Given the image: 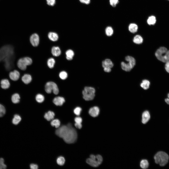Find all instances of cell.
I'll return each instance as SVG.
<instances>
[{
	"label": "cell",
	"mask_w": 169,
	"mask_h": 169,
	"mask_svg": "<svg viewBox=\"0 0 169 169\" xmlns=\"http://www.w3.org/2000/svg\"><path fill=\"white\" fill-rule=\"evenodd\" d=\"M32 79L31 76L28 74H24L22 78V81L26 84H28L30 83Z\"/></svg>",
	"instance_id": "cell-19"
},
{
	"label": "cell",
	"mask_w": 169,
	"mask_h": 169,
	"mask_svg": "<svg viewBox=\"0 0 169 169\" xmlns=\"http://www.w3.org/2000/svg\"><path fill=\"white\" fill-rule=\"evenodd\" d=\"M47 3L48 5L53 6L55 4V0H46Z\"/></svg>",
	"instance_id": "cell-42"
},
{
	"label": "cell",
	"mask_w": 169,
	"mask_h": 169,
	"mask_svg": "<svg viewBox=\"0 0 169 169\" xmlns=\"http://www.w3.org/2000/svg\"><path fill=\"white\" fill-rule=\"evenodd\" d=\"M30 167L31 169H37L38 168V167L36 164H31L30 165Z\"/></svg>",
	"instance_id": "cell-45"
},
{
	"label": "cell",
	"mask_w": 169,
	"mask_h": 169,
	"mask_svg": "<svg viewBox=\"0 0 169 169\" xmlns=\"http://www.w3.org/2000/svg\"><path fill=\"white\" fill-rule=\"evenodd\" d=\"M125 60L129 62L133 67L135 64V60L133 57L129 56H126L125 58Z\"/></svg>",
	"instance_id": "cell-26"
},
{
	"label": "cell",
	"mask_w": 169,
	"mask_h": 169,
	"mask_svg": "<svg viewBox=\"0 0 169 169\" xmlns=\"http://www.w3.org/2000/svg\"><path fill=\"white\" fill-rule=\"evenodd\" d=\"M66 59L68 60H72L74 55L73 51L69 49L67 50L66 52Z\"/></svg>",
	"instance_id": "cell-22"
},
{
	"label": "cell",
	"mask_w": 169,
	"mask_h": 169,
	"mask_svg": "<svg viewBox=\"0 0 169 169\" xmlns=\"http://www.w3.org/2000/svg\"><path fill=\"white\" fill-rule=\"evenodd\" d=\"M6 113V109L4 106L0 104V117L3 116Z\"/></svg>",
	"instance_id": "cell-37"
},
{
	"label": "cell",
	"mask_w": 169,
	"mask_h": 169,
	"mask_svg": "<svg viewBox=\"0 0 169 169\" xmlns=\"http://www.w3.org/2000/svg\"><path fill=\"white\" fill-rule=\"evenodd\" d=\"M20 75L19 72L16 70L11 72L9 74L10 78L12 80L14 81H16L19 79Z\"/></svg>",
	"instance_id": "cell-11"
},
{
	"label": "cell",
	"mask_w": 169,
	"mask_h": 169,
	"mask_svg": "<svg viewBox=\"0 0 169 169\" xmlns=\"http://www.w3.org/2000/svg\"><path fill=\"white\" fill-rule=\"evenodd\" d=\"M86 162L90 165L94 167H97L99 165L97 162L96 159L93 160L90 158L86 160Z\"/></svg>",
	"instance_id": "cell-21"
},
{
	"label": "cell",
	"mask_w": 169,
	"mask_h": 169,
	"mask_svg": "<svg viewBox=\"0 0 169 169\" xmlns=\"http://www.w3.org/2000/svg\"><path fill=\"white\" fill-rule=\"evenodd\" d=\"M149 165L148 161L146 160H142L140 162V165L142 169H145L147 168L148 167Z\"/></svg>",
	"instance_id": "cell-31"
},
{
	"label": "cell",
	"mask_w": 169,
	"mask_h": 169,
	"mask_svg": "<svg viewBox=\"0 0 169 169\" xmlns=\"http://www.w3.org/2000/svg\"><path fill=\"white\" fill-rule=\"evenodd\" d=\"M32 62L31 58L26 57L20 59L18 61L17 65L19 69L24 70L26 69L27 66L31 65Z\"/></svg>",
	"instance_id": "cell-6"
},
{
	"label": "cell",
	"mask_w": 169,
	"mask_h": 169,
	"mask_svg": "<svg viewBox=\"0 0 169 169\" xmlns=\"http://www.w3.org/2000/svg\"><path fill=\"white\" fill-rule=\"evenodd\" d=\"M82 110L81 108L80 107H77L75 108L74 110V113L77 115H80Z\"/></svg>",
	"instance_id": "cell-39"
},
{
	"label": "cell",
	"mask_w": 169,
	"mask_h": 169,
	"mask_svg": "<svg viewBox=\"0 0 169 169\" xmlns=\"http://www.w3.org/2000/svg\"><path fill=\"white\" fill-rule=\"evenodd\" d=\"M30 41L31 43L33 46H37L39 42V38L38 35L36 33L33 34L30 37Z\"/></svg>",
	"instance_id": "cell-9"
},
{
	"label": "cell",
	"mask_w": 169,
	"mask_h": 169,
	"mask_svg": "<svg viewBox=\"0 0 169 169\" xmlns=\"http://www.w3.org/2000/svg\"><path fill=\"white\" fill-rule=\"evenodd\" d=\"M45 90L48 93H51L52 91L54 94L57 95L59 92V90L57 84L54 82L50 81L47 82L45 85Z\"/></svg>",
	"instance_id": "cell-7"
},
{
	"label": "cell",
	"mask_w": 169,
	"mask_h": 169,
	"mask_svg": "<svg viewBox=\"0 0 169 169\" xmlns=\"http://www.w3.org/2000/svg\"><path fill=\"white\" fill-rule=\"evenodd\" d=\"M118 0H110V5L113 7H115L118 3Z\"/></svg>",
	"instance_id": "cell-41"
},
{
	"label": "cell",
	"mask_w": 169,
	"mask_h": 169,
	"mask_svg": "<svg viewBox=\"0 0 169 169\" xmlns=\"http://www.w3.org/2000/svg\"><path fill=\"white\" fill-rule=\"evenodd\" d=\"M155 55L159 60L164 62L169 61V50L165 47L159 48L156 51Z\"/></svg>",
	"instance_id": "cell-3"
},
{
	"label": "cell",
	"mask_w": 169,
	"mask_h": 169,
	"mask_svg": "<svg viewBox=\"0 0 169 169\" xmlns=\"http://www.w3.org/2000/svg\"><path fill=\"white\" fill-rule=\"evenodd\" d=\"M169 158L168 155L162 151L157 152L154 157L155 163L161 166H165L168 163Z\"/></svg>",
	"instance_id": "cell-2"
},
{
	"label": "cell",
	"mask_w": 169,
	"mask_h": 169,
	"mask_svg": "<svg viewBox=\"0 0 169 169\" xmlns=\"http://www.w3.org/2000/svg\"><path fill=\"white\" fill-rule=\"evenodd\" d=\"M7 168L6 165L4 164V159L0 158V169H5Z\"/></svg>",
	"instance_id": "cell-38"
},
{
	"label": "cell",
	"mask_w": 169,
	"mask_h": 169,
	"mask_svg": "<svg viewBox=\"0 0 169 169\" xmlns=\"http://www.w3.org/2000/svg\"><path fill=\"white\" fill-rule=\"evenodd\" d=\"M128 29L129 31L131 32L134 33L137 31L138 29V26L135 24L131 23L129 25Z\"/></svg>",
	"instance_id": "cell-25"
},
{
	"label": "cell",
	"mask_w": 169,
	"mask_h": 169,
	"mask_svg": "<svg viewBox=\"0 0 169 169\" xmlns=\"http://www.w3.org/2000/svg\"><path fill=\"white\" fill-rule=\"evenodd\" d=\"M65 159L63 157L60 156L58 157L57 159V164L60 165H62L64 164Z\"/></svg>",
	"instance_id": "cell-35"
},
{
	"label": "cell",
	"mask_w": 169,
	"mask_h": 169,
	"mask_svg": "<svg viewBox=\"0 0 169 169\" xmlns=\"http://www.w3.org/2000/svg\"><path fill=\"white\" fill-rule=\"evenodd\" d=\"M35 99L37 102L39 103H41L44 101V97L42 95L39 94L36 95Z\"/></svg>",
	"instance_id": "cell-34"
},
{
	"label": "cell",
	"mask_w": 169,
	"mask_h": 169,
	"mask_svg": "<svg viewBox=\"0 0 169 169\" xmlns=\"http://www.w3.org/2000/svg\"><path fill=\"white\" fill-rule=\"evenodd\" d=\"M104 71L106 72L109 73L111 71V68L108 67H105L104 68Z\"/></svg>",
	"instance_id": "cell-48"
},
{
	"label": "cell",
	"mask_w": 169,
	"mask_h": 169,
	"mask_svg": "<svg viewBox=\"0 0 169 169\" xmlns=\"http://www.w3.org/2000/svg\"><path fill=\"white\" fill-rule=\"evenodd\" d=\"M51 125L53 127H55L56 128L59 127L60 122L59 120L57 119H53L50 123Z\"/></svg>",
	"instance_id": "cell-30"
},
{
	"label": "cell",
	"mask_w": 169,
	"mask_h": 169,
	"mask_svg": "<svg viewBox=\"0 0 169 169\" xmlns=\"http://www.w3.org/2000/svg\"><path fill=\"white\" fill-rule=\"evenodd\" d=\"M143 41V39L142 37L139 35H136L134 37L133 42L137 44L142 43Z\"/></svg>",
	"instance_id": "cell-28"
},
{
	"label": "cell",
	"mask_w": 169,
	"mask_h": 169,
	"mask_svg": "<svg viewBox=\"0 0 169 169\" xmlns=\"http://www.w3.org/2000/svg\"></svg>",
	"instance_id": "cell-50"
},
{
	"label": "cell",
	"mask_w": 169,
	"mask_h": 169,
	"mask_svg": "<svg viewBox=\"0 0 169 169\" xmlns=\"http://www.w3.org/2000/svg\"><path fill=\"white\" fill-rule=\"evenodd\" d=\"M65 101V99L63 97L59 96L56 97L53 100V103L58 106H62Z\"/></svg>",
	"instance_id": "cell-12"
},
{
	"label": "cell",
	"mask_w": 169,
	"mask_h": 169,
	"mask_svg": "<svg viewBox=\"0 0 169 169\" xmlns=\"http://www.w3.org/2000/svg\"><path fill=\"white\" fill-rule=\"evenodd\" d=\"M95 89L93 88L86 87L82 91L83 97L86 101L93 100L95 96Z\"/></svg>",
	"instance_id": "cell-4"
},
{
	"label": "cell",
	"mask_w": 169,
	"mask_h": 169,
	"mask_svg": "<svg viewBox=\"0 0 169 169\" xmlns=\"http://www.w3.org/2000/svg\"><path fill=\"white\" fill-rule=\"evenodd\" d=\"M89 113L92 116L96 117L99 115L100 112L99 108L97 106H94L90 108Z\"/></svg>",
	"instance_id": "cell-10"
},
{
	"label": "cell",
	"mask_w": 169,
	"mask_h": 169,
	"mask_svg": "<svg viewBox=\"0 0 169 169\" xmlns=\"http://www.w3.org/2000/svg\"><path fill=\"white\" fill-rule=\"evenodd\" d=\"M75 125L77 128L79 129H81L82 127V125L81 123H75Z\"/></svg>",
	"instance_id": "cell-47"
},
{
	"label": "cell",
	"mask_w": 169,
	"mask_h": 169,
	"mask_svg": "<svg viewBox=\"0 0 169 169\" xmlns=\"http://www.w3.org/2000/svg\"><path fill=\"white\" fill-rule=\"evenodd\" d=\"M165 69L166 71L169 73V61L165 62Z\"/></svg>",
	"instance_id": "cell-44"
},
{
	"label": "cell",
	"mask_w": 169,
	"mask_h": 169,
	"mask_svg": "<svg viewBox=\"0 0 169 169\" xmlns=\"http://www.w3.org/2000/svg\"><path fill=\"white\" fill-rule=\"evenodd\" d=\"M49 38L53 41H57L58 38V35L56 33L54 32H50L48 34Z\"/></svg>",
	"instance_id": "cell-18"
},
{
	"label": "cell",
	"mask_w": 169,
	"mask_h": 169,
	"mask_svg": "<svg viewBox=\"0 0 169 169\" xmlns=\"http://www.w3.org/2000/svg\"><path fill=\"white\" fill-rule=\"evenodd\" d=\"M54 116L55 114L54 112L50 111L45 114L44 117L47 120L50 121L53 119Z\"/></svg>",
	"instance_id": "cell-20"
},
{
	"label": "cell",
	"mask_w": 169,
	"mask_h": 169,
	"mask_svg": "<svg viewBox=\"0 0 169 169\" xmlns=\"http://www.w3.org/2000/svg\"><path fill=\"white\" fill-rule=\"evenodd\" d=\"M142 122L143 124L146 123L149 121L150 118V113L148 111L144 112L142 115Z\"/></svg>",
	"instance_id": "cell-13"
},
{
	"label": "cell",
	"mask_w": 169,
	"mask_h": 169,
	"mask_svg": "<svg viewBox=\"0 0 169 169\" xmlns=\"http://www.w3.org/2000/svg\"><path fill=\"white\" fill-rule=\"evenodd\" d=\"M156 21V18L154 16H151L149 17L147 20V23L149 25L154 24Z\"/></svg>",
	"instance_id": "cell-32"
},
{
	"label": "cell",
	"mask_w": 169,
	"mask_h": 169,
	"mask_svg": "<svg viewBox=\"0 0 169 169\" xmlns=\"http://www.w3.org/2000/svg\"><path fill=\"white\" fill-rule=\"evenodd\" d=\"M102 67L103 68L107 67L111 68L113 66V64L109 59H107L103 61L102 63Z\"/></svg>",
	"instance_id": "cell-15"
},
{
	"label": "cell",
	"mask_w": 169,
	"mask_h": 169,
	"mask_svg": "<svg viewBox=\"0 0 169 169\" xmlns=\"http://www.w3.org/2000/svg\"><path fill=\"white\" fill-rule=\"evenodd\" d=\"M105 33L106 35L108 36H110L112 35L113 31L112 28L111 27H107L105 30Z\"/></svg>",
	"instance_id": "cell-33"
},
{
	"label": "cell",
	"mask_w": 169,
	"mask_h": 169,
	"mask_svg": "<svg viewBox=\"0 0 169 169\" xmlns=\"http://www.w3.org/2000/svg\"><path fill=\"white\" fill-rule=\"evenodd\" d=\"M121 66L122 69L126 71H129L133 68L129 62L126 63L124 62H122L121 63Z\"/></svg>",
	"instance_id": "cell-14"
},
{
	"label": "cell",
	"mask_w": 169,
	"mask_h": 169,
	"mask_svg": "<svg viewBox=\"0 0 169 169\" xmlns=\"http://www.w3.org/2000/svg\"><path fill=\"white\" fill-rule=\"evenodd\" d=\"M13 54H11L6 57L3 61L4 62V66L8 71L10 70L13 66Z\"/></svg>",
	"instance_id": "cell-8"
},
{
	"label": "cell",
	"mask_w": 169,
	"mask_h": 169,
	"mask_svg": "<svg viewBox=\"0 0 169 169\" xmlns=\"http://www.w3.org/2000/svg\"><path fill=\"white\" fill-rule=\"evenodd\" d=\"M13 54V47L10 45L4 46L0 49V61H3L9 55Z\"/></svg>",
	"instance_id": "cell-5"
},
{
	"label": "cell",
	"mask_w": 169,
	"mask_h": 169,
	"mask_svg": "<svg viewBox=\"0 0 169 169\" xmlns=\"http://www.w3.org/2000/svg\"><path fill=\"white\" fill-rule=\"evenodd\" d=\"M1 86L4 89L8 88L10 87V84L9 80L7 79L2 80L0 82Z\"/></svg>",
	"instance_id": "cell-17"
},
{
	"label": "cell",
	"mask_w": 169,
	"mask_h": 169,
	"mask_svg": "<svg viewBox=\"0 0 169 169\" xmlns=\"http://www.w3.org/2000/svg\"><path fill=\"white\" fill-rule=\"evenodd\" d=\"M150 85V82L147 80H143L140 84L141 86L145 90L148 89L149 88Z\"/></svg>",
	"instance_id": "cell-24"
},
{
	"label": "cell",
	"mask_w": 169,
	"mask_h": 169,
	"mask_svg": "<svg viewBox=\"0 0 169 169\" xmlns=\"http://www.w3.org/2000/svg\"><path fill=\"white\" fill-rule=\"evenodd\" d=\"M21 119V118L19 115L18 114H15L14 115L12 119V122L13 124L17 125L19 123Z\"/></svg>",
	"instance_id": "cell-27"
},
{
	"label": "cell",
	"mask_w": 169,
	"mask_h": 169,
	"mask_svg": "<svg viewBox=\"0 0 169 169\" xmlns=\"http://www.w3.org/2000/svg\"><path fill=\"white\" fill-rule=\"evenodd\" d=\"M20 97L19 94L17 93H15L12 96L11 100L12 102L14 104H17L20 101Z\"/></svg>",
	"instance_id": "cell-23"
},
{
	"label": "cell",
	"mask_w": 169,
	"mask_h": 169,
	"mask_svg": "<svg viewBox=\"0 0 169 169\" xmlns=\"http://www.w3.org/2000/svg\"><path fill=\"white\" fill-rule=\"evenodd\" d=\"M74 120L76 123H81L82 121V118L79 117H76L74 119Z\"/></svg>",
	"instance_id": "cell-43"
},
{
	"label": "cell",
	"mask_w": 169,
	"mask_h": 169,
	"mask_svg": "<svg viewBox=\"0 0 169 169\" xmlns=\"http://www.w3.org/2000/svg\"><path fill=\"white\" fill-rule=\"evenodd\" d=\"M51 52L52 54L56 57L59 56L61 53V50L58 46L53 47L51 49Z\"/></svg>",
	"instance_id": "cell-16"
},
{
	"label": "cell",
	"mask_w": 169,
	"mask_h": 169,
	"mask_svg": "<svg viewBox=\"0 0 169 169\" xmlns=\"http://www.w3.org/2000/svg\"><path fill=\"white\" fill-rule=\"evenodd\" d=\"M59 76L61 79L64 80L66 79L67 77L68 74L65 71H63L60 73Z\"/></svg>",
	"instance_id": "cell-36"
},
{
	"label": "cell",
	"mask_w": 169,
	"mask_h": 169,
	"mask_svg": "<svg viewBox=\"0 0 169 169\" xmlns=\"http://www.w3.org/2000/svg\"><path fill=\"white\" fill-rule=\"evenodd\" d=\"M96 156V160L99 165H100L101 163L103 161L102 157L100 155H97Z\"/></svg>",
	"instance_id": "cell-40"
},
{
	"label": "cell",
	"mask_w": 169,
	"mask_h": 169,
	"mask_svg": "<svg viewBox=\"0 0 169 169\" xmlns=\"http://www.w3.org/2000/svg\"><path fill=\"white\" fill-rule=\"evenodd\" d=\"M55 133L57 135L62 138L65 142L68 143H73L77 139V131L70 123L67 125H63L59 127Z\"/></svg>",
	"instance_id": "cell-1"
},
{
	"label": "cell",
	"mask_w": 169,
	"mask_h": 169,
	"mask_svg": "<svg viewBox=\"0 0 169 169\" xmlns=\"http://www.w3.org/2000/svg\"><path fill=\"white\" fill-rule=\"evenodd\" d=\"M55 63V60L53 58H49L47 61V65L50 69L54 67Z\"/></svg>",
	"instance_id": "cell-29"
},
{
	"label": "cell",
	"mask_w": 169,
	"mask_h": 169,
	"mask_svg": "<svg viewBox=\"0 0 169 169\" xmlns=\"http://www.w3.org/2000/svg\"><path fill=\"white\" fill-rule=\"evenodd\" d=\"M79 1L82 3L88 4L90 3V0H79Z\"/></svg>",
	"instance_id": "cell-46"
},
{
	"label": "cell",
	"mask_w": 169,
	"mask_h": 169,
	"mask_svg": "<svg viewBox=\"0 0 169 169\" xmlns=\"http://www.w3.org/2000/svg\"><path fill=\"white\" fill-rule=\"evenodd\" d=\"M165 101L166 103L169 105V93L167 95V98L165 99Z\"/></svg>",
	"instance_id": "cell-49"
}]
</instances>
